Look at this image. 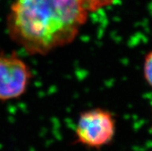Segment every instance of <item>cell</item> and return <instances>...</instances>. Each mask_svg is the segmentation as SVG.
I'll list each match as a JSON object with an SVG mask.
<instances>
[{
	"instance_id": "obj_1",
	"label": "cell",
	"mask_w": 152,
	"mask_h": 151,
	"mask_svg": "<svg viewBox=\"0 0 152 151\" xmlns=\"http://www.w3.org/2000/svg\"><path fill=\"white\" fill-rule=\"evenodd\" d=\"M88 15L77 0H14L6 26L27 53L45 55L74 41Z\"/></svg>"
},
{
	"instance_id": "obj_2",
	"label": "cell",
	"mask_w": 152,
	"mask_h": 151,
	"mask_svg": "<svg viewBox=\"0 0 152 151\" xmlns=\"http://www.w3.org/2000/svg\"><path fill=\"white\" fill-rule=\"evenodd\" d=\"M116 133V120L107 109L93 108L80 114L75 126L76 143L90 149L109 145Z\"/></svg>"
},
{
	"instance_id": "obj_3",
	"label": "cell",
	"mask_w": 152,
	"mask_h": 151,
	"mask_svg": "<svg viewBox=\"0 0 152 151\" xmlns=\"http://www.w3.org/2000/svg\"><path fill=\"white\" fill-rule=\"evenodd\" d=\"M33 79L29 66L15 53H0V101L21 97Z\"/></svg>"
},
{
	"instance_id": "obj_4",
	"label": "cell",
	"mask_w": 152,
	"mask_h": 151,
	"mask_svg": "<svg viewBox=\"0 0 152 151\" xmlns=\"http://www.w3.org/2000/svg\"><path fill=\"white\" fill-rule=\"evenodd\" d=\"M89 12H95L111 5L114 0H77Z\"/></svg>"
},
{
	"instance_id": "obj_5",
	"label": "cell",
	"mask_w": 152,
	"mask_h": 151,
	"mask_svg": "<svg viewBox=\"0 0 152 151\" xmlns=\"http://www.w3.org/2000/svg\"><path fill=\"white\" fill-rule=\"evenodd\" d=\"M143 71L145 80L148 84L152 87V50L145 56Z\"/></svg>"
},
{
	"instance_id": "obj_6",
	"label": "cell",
	"mask_w": 152,
	"mask_h": 151,
	"mask_svg": "<svg viewBox=\"0 0 152 151\" xmlns=\"http://www.w3.org/2000/svg\"><path fill=\"white\" fill-rule=\"evenodd\" d=\"M151 129H152V126H151Z\"/></svg>"
}]
</instances>
